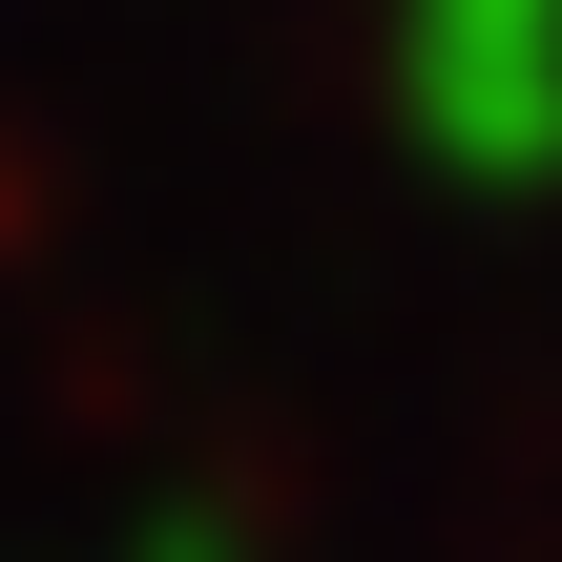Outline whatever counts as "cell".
Masks as SVG:
<instances>
[{"instance_id": "cell-1", "label": "cell", "mask_w": 562, "mask_h": 562, "mask_svg": "<svg viewBox=\"0 0 562 562\" xmlns=\"http://www.w3.org/2000/svg\"><path fill=\"white\" fill-rule=\"evenodd\" d=\"M417 125L480 188L562 167V0H417Z\"/></svg>"}, {"instance_id": "cell-2", "label": "cell", "mask_w": 562, "mask_h": 562, "mask_svg": "<svg viewBox=\"0 0 562 562\" xmlns=\"http://www.w3.org/2000/svg\"><path fill=\"white\" fill-rule=\"evenodd\" d=\"M146 562H229V542H209V521H188V542H146Z\"/></svg>"}]
</instances>
